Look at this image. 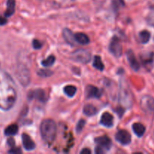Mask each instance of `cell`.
Here are the masks:
<instances>
[{
  "mask_svg": "<svg viewBox=\"0 0 154 154\" xmlns=\"http://www.w3.org/2000/svg\"><path fill=\"white\" fill-rule=\"evenodd\" d=\"M142 109L148 114L154 115V99L150 96H144L141 100Z\"/></svg>",
  "mask_w": 154,
  "mask_h": 154,
  "instance_id": "5",
  "label": "cell"
},
{
  "mask_svg": "<svg viewBox=\"0 0 154 154\" xmlns=\"http://www.w3.org/2000/svg\"><path fill=\"white\" fill-rule=\"evenodd\" d=\"M95 142L98 144V147H101L104 150H110L111 146H112L111 140L108 136H106V135L96 138L95 139Z\"/></svg>",
  "mask_w": 154,
  "mask_h": 154,
  "instance_id": "7",
  "label": "cell"
},
{
  "mask_svg": "<svg viewBox=\"0 0 154 154\" xmlns=\"http://www.w3.org/2000/svg\"><path fill=\"white\" fill-rule=\"evenodd\" d=\"M141 60L144 63V65H149L150 63H152L153 60V54H149L143 56L141 57Z\"/></svg>",
  "mask_w": 154,
  "mask_h": 154,
  "instance_id": "23",
  "label": "cell"
},
{
  "mask_svg": "<svg viewBox=\"0 0 154 154\" xmlns=\"http://www.w3.org/2000/svg\"><path fill=\"white\" fill-rule=\"evenodd\" d=\"M112 4L114 11H118L120 8L124 6V2L123 0H113Z\"/></svg>",
  "mask_w": 154,
  "mask_h": 154,
  "instance_id": "25",
  "label": "cell"
},
{
  "mask_svg": "<svg viewBox=\"0 0 154 154\" xmlns=\"http://www.w3.org/2000/svg\"><path fill=\"white\" fill-rule=\"evenodd\" d=\"M15 5L16 2L15 0H8L7 2V9L5 13V17H11L15 11Z\"/></svg>",
  "mask_w": 154,
  "mask_h": 154,
  "instance_id": "17",
  "label": "cell"
},
{
  "mask_svg": "<svg viewBox=\"0 0 154 154\" xmlns=\"http://www.w3.org/2000/svg\"><path fill=\"white\" fill-rule=\"evenodd\" d=\"M21 150L20 148H17V149H13V150H9V153H21Z\"/></svg>",
  "mask_w": 154,
  "mask_h": 154,
  "instance_id": "29",
  "label": "cell"
},
{
  "mask_svg": "<svg viewBox=\"0 0 154 154\" xmlns=\"http://www.w3.org/2000/svg\"><path fill=\"white\" fill-rule=\"evenodd\" d=\"M22 141L23 147L26 150H32L35 148V144L32 141L30 136L27 134H23L22 135Z\"/></svg>",
  "mask_w": 154,
  "mask_h": 154,
  "instance_id": "12",
  "label": "cell"
},
{
  "mask_svg": "<svg viewBox=\"0 0 154 154\" xmlns=\"http://www.w3.org/2000/svg\"><path fill=\"white\" fill-rule=\"evenodd\" d=\"M63 35L65 40L66 41V42L68 44L72 45V46L76 45L77 42L75 38V34L70 29H65L63 32Z\"/></svg>",
  "mask_w": 154,
  "mask_h": 154,
  "instance_id": "14",
  "label": "cell"
},
{
  "mask_svg": "<svg viewBox=\"0 0 154 154\" xmlns=\"http://www.w3.org/2000/svg\"><path fill=\"white\" fill-rule=\"evenodd\" d=\"M18 77L20 83L24 86H26L29 83V71L25 66H22L21 68H18Z\"/></svg>",
  "mask_w": 154,
  "mask_h": 154,
  "instance_id": "8",
  "label": "cell"
},
{
  "mask_svg": "<svg viewBox=\"0 0 154 154\" xmlns=\"http://www.w3.org/2000/svg\"><path fill=\"white\" fill-rule=\"evenodd\" d=\"M18 132V126L17 124H12L8 126L5 130V134L8 136H13L16 135Z\"/></svg>",
  "mask_w": 154,
  "mask_h": 154,
  "instance_id": "18",
  "label": "cell"
},
{
  "mask_svg": "<svg viewBox=\"0 0 154 154\" xmlns=\"http://www.w3.org/2000/svg\"><path fill=\"white\" fill-rule=\"evenodd\" d=\"M54 62H55V57H54V56H50V57H48L46 60H44L42 62V64L44 66L48 67V66H52L54 63Z\"/></svg>",
  "mask_w": 154,
  "mask_h": 154,
  "instance_id": "24",
  "label": "cell"
},
{
  "mask_svg": "<svg viewBox=\"0 0 154 154\" xmlns=\"http://www.w3.org/2000/svg\"><path fill=\"white\" fill-rule=\"evenodd\" d=\"M75 38L77 43L80 45H87L90 42V38L86 34L82 32H78L75 34Z\"/></svg>",
  "mask_w": 154,
  "mask_h": 154,
  "instance_id": "15",
  "label": "cell"
},
{
  "mask_svg": "<svg viewBox=\"0 0 154 154\" xmlns=\"http://www.w3.org/2000/svg\"><path fill=\"white\" fill-rule=\"evenodd\" d=\"M93 66H94L96 69H99V70L102 71L105 68L104 66L103 63H102V60H101V57L99 56H96L94 58V62H93Z\"/></svg>",
  "mask_w": 154,
  "mask_h": 154,
  "instance_id": "22",
  "label": "cell"
},
{
  "mask_svg": "<svg viewBox=\"0 0 154 154\" xmlns=\"http://www.w3.org/2000/svg\"><path fill=\"white\" fill-rule=\"evenodd\" d=\"M86 124V121L84 120H81L78 123L76 126V131L78 132H81V130L83 129V128L84 127Z\"/></svg>",
  "mask_w": 154,
  "mask_h": 154,
  "instance_id": "27",
  "label": "cell"
},
{
  "mask_svg": "<svg viewBox=\"0 0 154 154\" xmlns=\"http://www.w3.org/2000/svg\"><path fill=\"white\" fill-rule=\"evenodd\" d=\"M126 56H127L128 61H129L131 68H132L134 71L139 70L140 64L138 62V60H137L134 53L132 52V51H128L127 53H126Z\"/></svg>",
  "mask_w": 154,
  "mask_h": 154,
  "instance_id": "11",
  "label": "cell"
},
{
  "mask_svg": "<svg viewBox=\"0 0 154 154\" xmlns=\"http://www.w3.org/2000/svg\"><path fill=\"white\" fill-rule=\"evenodd\" d=\"M86 96L88 99H91V98H96V99H99L102 96L101 91L94 86L89 85L87 86L86 88Z\"/></svg>",
  "mask_w": 154,
  "mask_h": 154,
  "instance_id": "10",
  "label": "cell"
},
{
  "mask_svg": "<svg viewBox=\"0 0 154 154\" xmlns=\"http://www.w3.org/2000/svg\"><path fill=\"white\" fill-rule=\"evenodd\" d=\"M132 129L138 137L143 136L144 132H145V127L141 123H134L133 126H132Z\"/></svg>",
  "mask_w": 154,
  "mask_h": 154,
  "instance_id": "16",
  "label": "cell"
},
{
  "mask_svg": "<svg viewBox=\"0 0 154 154\" xmlns=\"http://www.w3.org/2000/svg\"><path fill=\"white\" fill-rule=\"evenodd\" d=\"M32 45H33V48H35V49H40L41 48H42V43H41V42H39L38 40H37V39H34L32 42Z\"/></svg>",
  "mask_w": 154,
  "mask_h": 154,
  "instance_id": "28",
  "label": "cell"
},
{
  "mask_svg": "<svg viewBox=\"0 0 154 154\" xmlns=\"http://www.w3.org/2000/svg\"><path fill=\"white\" fill-rule=\"evenodd\" d=\"M110 52L113 54L115 57H120L122 55V51H123V48H122V45L120 43V41L119 38L117 36L113 37L112 40H111V44L109 46Z\"/></svg>",
  "mask_w": 154,
  "mask_h": 154,
  "instance_id": "4",
  "label": "cell"
},
{
  "mask_svg": "<svg viewBox=\"0 0 154 154\" xmlns=\"http://www.w3.org/2000/svg\"><path fill=\"white\" fill-rule=\"evenodd\" d=\"M40 132L44 141L48 144H51L54 142L57 137V124L51 119L43 120L41 123Z\"/></svg>",
  "mask_w": 154,
  "mask_h": 154,
  "instance_id": "2",
  "label": "cell"
},
{
  "mask_svg": "<svg viewBox=\"0 0 154 154\" xmlns=\"http://www.w3.org/2000/svg\"><path fill=\"white\" fill-rule=\"evenodd\" d=\"M81 154H90L91 153V150L88 148H84V150L81 151Z\"/></svg>",
  "mask_w": 154,
  "mask_h": 154,
  "instance_id": "31",
  "label": "cell"
},
{
  "mask_svg": "<svg viewBox=\"0 0 154 154\" xmlns=\"http://www.w3.org/2000/svg\"><path fill=\"white\" fill-rule=\"evenodd\" d=\"M100 123L106 127H111L114 125V117L110 113L105 112L101 117Z\"/></svg>",
  "mask_w": 154,
  "mask_h": 154,
  "instance_id": "13",
  "label": "cell"
},
{
  "mask_svg": "<svg viewBox=\"0 0 154 154\" xmlns=\"http://www.w3.org/2000/svg\"><path fill=\"white\" fill-rule=\"evenodd\" d=\"M116 140L123 145H127L132 141V138L129 132L126 130H120L116 134Z\"/></svg>",
  "mask_w": 154,
  "mask_h": 154,
  "instance_id": "6",
  "label": "cell"
},
{
  "mask_svg": "<svg viewBox=\"0 0 154 154\" xmlns=\"http://www.w3.org/2000/svg\"><path fill=\"white\" fill-rule=\"evenodd\" d=\"M7 23V20L6 18L0 16V26H3Z\"/></svg>",
  "mask_w": 154,
  "mask_h": 154,
  "instance_id": "30",
  "label": "cell"
},
{
  "mask_svg": "<svg viewBox=\"0 0 154 154\" xmlns=\"http://www.w3.org/2000/svg\"><path fill=\"white\" fill-rule=\"evenodd\" d=\"M52 74L53 72L48 69H40L38 72V75L42 77H50Z\"/></svg>",
  "mask_w": 154,
  "mask_h": 154,
  "instance_id": "26",
  "label": "cell"
},
{
  "mask_svg": "<svg viewBox=\"0 0 154 154\" xmlns=\"http://www.w3.org/2000/svg\"><path fill=\"white\" fill-rule=\"evenodd\" d=\"M77 92V88L75 86L69 85L64 87V93L69 97H73Z\"/></svg>",
  "mask_w": 154,
  "mask_h": 154,
  "instance_id": "20",
  "label": "cell"
},
{
  "mask_svg": "<svg viewBox=\"0 0 154 154\" xmlns=\"http://www.w3.org/2000/svg\"><path fill=\"white\" fill-rule=\"evenodd\" d=\"M16 88L14 80L0 65V109L8 111L14 105L17 97Z\"/></svg>",
  "mask_w": 154,
  "mask_h": 154,
  "instance_id": "1",
  "label": "cell"
},
{
  "mask_svg": "<svg viewBox=\"0 0 154 154\" xmlns=\"http://www.w3.org/2000/svg\"><path fill=\"white\" fill-rule=\"evenodd\" d=\"M71 59L75 62L87 64L91 60V54L87 50L79 49L72 53L71 55Z\"/></svg>",
  "mask_w": 154,
  "mask_h": 154,
  "instance_id": "3",
  "label": "cell"
},
{
  "mask_svg": "<svg viewBox=\"0 0 154 154\" xmlns=\"http://www.w3.org/2000/svg\"><path fill=\"white\" fill-rule=\"evenodd\" d=\"M104 152H105V150H102V149L101 148V147H96V153H98V154H99V153H103Z\"/></svg>",
  "mask_w": 154,
  "mask_h": 154,
  "instance_id": "32",
  "label": "cell"
},
{
  "mask_svg": "<svg viewBox=\"0 0 154 154\" xmlns=\"http://www.w3.org/2000/svg\"><path fill=\"white\" fill-rule=\"evenodd\" d=\"M139 38L141 43L143 44L147 43L150 38V33L148 31H147V30L141 31L139 34Z\"/></svg>",
  "mask_w": 154,
  "mask_h": 154,
  "instance_id": "21",
  "label": "cell"
},
{
  "mask_svg": "<svg viewBox=\"0 0 154 154\" xmlns=\"http://www.w3.org/2000/svg\"><path fill=\"white\" fill-rule=\"evenodd\" d=\"M84 113L88 117H92L97 113V109L92 105H87L84 108Z\"/></svg>",
  "mask_w": 154,
  "mask_h": 154,
  "instance_id": "19",
  "label": "cell"
},
{
  "mask_svg": "<svg viewBox=\"0 0 154 154\" xmlns=\"http://www.w3.org/2000/svg\"><path fill=\"white\" fill-rule=\"evenodd\" d=\"M28 97L30 100H32L33 99H35L41 101V102H44L47 101L46 93H45V92L43 90H41V89H38V90H35L31 91L29 93Z\"/></svg>",
  "mask_w": 154,
  "mask_h": 154,
  "instance_id": "9",
  "label": "cell"
}]
</instances>
